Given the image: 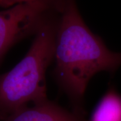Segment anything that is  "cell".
<instances>
[{"instance_id":"1","label":"cell","mask_w":121,"mask_h":121,"mask_svg":"<svg viewBox=\"0 0 121 121\" xmlns=\"http://www.w3.org/2000/svg\"><path fill=\"white\" fill-rule=\"evenodd\" d=\"M54 61V77L71 110L86 115L88 83L99 72H115L121 65V52L110 51L87 26L75 0H67L57 21Z\"/></svg>"},{"instance_id":"2","label":"cell","mask_w":121,"mask_h":121,"mask_svg":"<svg viewBox=\"0 0 121 121\" xmlns=\"http://www.w3.org/2000/svg\"><path fill=\"white\" fill-rule=\"evenodd\" d=\"M51 18L35 35L26 55L12 69L0 75V121L48 99L46 73L54 61L57 21Z\"/></svg>"},{"instance_id":"3","label":"cell","mask_w":121,"mask_h":121,"mask_svg":"<svg viewBox=\"0 0 121 121\" xmlns=\"http://www.w3.org/2000/svg\"><path fill=\"white\" fill-rule=\"evenodd\" d=\"M67 0H34L0 11V64L11 48L34 36L60 13Z\"/></svg>"},{"instance_id":"4","label":"cell","mask_w":121,"mask_h":121,"mask_svg":"<svg viewBox=\"0 0 121 121\" xmlns=\"http://www.w3.org/2000/svg\"><path fill=\"white\" fill-rule=\"evenodd\" d=\"M86 116L48 99L23 108L8 121H87Z\"/></svg>"},{"instance_id":"5","label":"cell","mask_w":121,"mask_h":121,"mask_svg":"<svg viewBox=\"0 0 121 121\" xmlns=\"http://www.w3.org/2000/svg\"><path fill=\"white\" fill-rule=\"evenodd\" d=\"M90 121H121V95L112 86L99 100Z\"/></svg>"},{"instance_id":"6","label":"cell","mask_w":121,"mask_h":121,"mask_svg":"<svg viewBox=\"0 0 121 121\" xmlns=\"http://www.w3.org/2000/svg\"><path fill=\"white\" fill-rule=\"evenodd\" d=\"M34 0H0V7L4 8H9L16 5L24 4L32 1Z\"/></svg>"}]
</instances>
